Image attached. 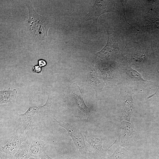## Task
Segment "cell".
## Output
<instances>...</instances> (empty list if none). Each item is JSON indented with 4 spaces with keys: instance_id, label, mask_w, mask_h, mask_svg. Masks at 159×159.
I'll list each match as a JSON object with an SVG mask.
<instances>
[{
    "instance_id": "1",
    "label": "cell",
    "mask_w": 159,
    "mask_h": 159,
    "mask_svg": "<svg viewBox=\"0 0 159 159\" xmlns=\"http://www.w3.org/2000/svg\"><path fill=\"white\" fill-rule=\"evenodd\" d=\"M136 43L133 47L124 49L123 62L145 71L153 63L154 52L149 40L142 37Z\"/></svg>"
},
{
    "instance_id": "2",
    "label": "cell",
    "mask_w": 159,
    "mask_h": 159,
    "mask_svg": "<svg viewBox=\"0 0 159 159\" xmlns=\"http://www.w3.org/2000/svg\"><path fill=\"white\" fill-rule=\"evenodd\" d=\"M128 0H95L91 6L89 13L83 18L81 24L90 20L93 21L92 24L97 31V22L102 14L108 12H113L119 15L121 19L127 21L125 13V8Z\"/></svg>"
},
{
    "instance_id": "3",
    "label": "cell",
    "mask_w": 159,
    "mask_h": 159,
    "mask_svg": "<svg viewBox=\"0 0 159 159\" xmlns=\"http://www.w3.org/2000/svg\"><path fill=\"white\" fill-rule=\"evenodd\" d=\"M63 92L67 108L76 117L87 121L91 114L90 111L85 104L79 86L75 83L69 85L65 87Z\"/></svg>"
},
{
    "instance_id": "4",
    "label": "cell",
    "mask_w": 159,
    "mask_h": 159,
    "mask_svg": "<svg viewBox=\"0 0 159 159\" xmlns=\"http://www.w3.org/2000/svg\"><path fill=\"white\" fill-rule=\"evenodd\" d=\"M105 28L107 35L106 44L100 51L92 54L97 62L113 60L121 63L124 61V50L119 47V35L109 26Z\"/></svg>"
},
{
    "instance_id": "5",
    "label": "cell",
    "mask_w": 159,
    "mask_h": 159,
    "mask_svg": "<svg viewBox=\"0 0 159 159\" xmlns=\"http://www.w3.org/2000/svg\"><path fill=\"white\" fill-rule=\"evenodd\" d=\"M52 103L48 97L47 102L42 106L31 107L23 114L16 113L17 127L25 131L28 127L34 130L46 118Z\"/></svg>"
},
{
    "instance_id": "6",
    "label": "cell",
    "mask_w": 159,
    "mask_h": 159,
    "mask_svg": "<svg viewBox=\"0 0 159 159\" xmlns=\"http://www.w3.org/2000/svg\"><path fill=\"white\" fill-rule=\"evenodd\" d=\"M119 64L121 78L118 85L132 87L135 91H143L154 84V81L144 79L141 74L130 64L124 62Z\"/></svg>"
},
{
    "instance_id": "7",
    "label": "cell",
    "mask_w": 159,
    "mask_h": 159,
    "mask_svg": "<svg viewBox=\"0 0 159 159\" xmlns=\"http://www.w3.org/2000/svg\"><path fill=\"white\" fill-rule=\"evenodd\" d=\"M24 132L17 127L15 131L1 137L0 159H12L19 147L26 141Z\"/></svg>"
},
{
    "instance_id": "8",
    "label": "cell",
    "mask_w": 159,
    "mask_h": 159,
    "mask_svg": "<svg viewBox=\"0 0 159 159\" xmlns=\"http://www.w3.org/2000/svg\"><path fill=\"white\" fill-rule=\"evenodd\" d=\"M135 90L128 86L120 85L117 97V114L120 121L130 122L133 110V95Z\"/></svg>"
},
{
    "instance_id": "9",
    "label": "cell",
    "mask_w": 159,
    "mask_h": 159,
    "mask_svg": "<svg viewBox=\"0 0 159 159\" xmlns=\"http://www.w3.org/2000/svg\"><path fill=\"white\" fill-rule=\"evenodd\" d=\"M25 3L29 10L28 23L32 33L37 39L42 41L47 37V32L51 24L50 21L36 12L30 1H26Z\"/></svg>"
},
{
    "instance_id": "10",
    "label": "cell",
    "mask_w": 159,
    "mask_h": 159,
    "mask_svg": "<svg viewBox=\"0 0 159 159\" xmlns=\"http://www.w3.org/2000/svg\"><path fill=\"white\" fill-rule=\"evenodd\" d=\"M85 141L88 143V156L92 159H104L107 157L108 150L117 142H114L107 149H104L102 146L105 137L103 135L95 132H86L84 134Z\"/></svg>"
},
{
    "instance_id": "11",
    "label": "cell",
    "mask_w": 159,
    "mask_h": 159,
    "mask_svg": "<svg viewBox=\"0 0 159 159\" xmlns=\"http://www.w3.org/2000/svg\"><path fill=\"white\" fill-rule=\"evenodd\" d=\"M97 67L100 71L106 85H118L120 79L119 64L113 60L98 62Z\"/></svg>"
},
{
    "instance_id": "12",
    "label": "cell",
    "mask_w": 159,
    "mask_h": 159,
    "mask_svg": "<svg viewBox=\"0 0 159 159\" xmlns=\"http://www.w3.org/2000/svg\"><path fill=\"white\" fill-rule=\"evenodd\" d=\"M54 122L65 129L68 135L72 140L78 151V153L84 156H88V150L85 144L84 134L80 130L70 123L66 121L61 122L54 118Z\"/></svg>"
},
{
    "instance_id": "13",
    "label": "cell",
    "mask_w": 159,
    "mask_h": 159,
    "mask_svg": "<svg viewBox=\"0 0 159 159\" xmlns=\"http://www.w3.org/2000/svg\"><path fill=\"white\" fill-rule=\"evenodd\" d=\"M119 131L120 145L129 147L133 145L138 139V131L130 122L127 121L121 122Z\"/></svg>"
},
{
    "instance_id": "14",
    "label": "cell",
    "mask_w": 159,
    "mask_h": 159,
    "mask_svg": "<svg viewBox=\"0 0 159 159\" xmlns=\"http://www.w3.org/2000/svg\"><path fill=\"white\" fill-rule=\"evenodd\" d=\"M25 142L27 144L31 157H35L46 152L48 147L46 139L42 134L26 135Z\"/></svg>"
},
{
    "instance_id": "15",
    "label": "cell",
    "mask_w": 159,
    "mask_h": 159,
    "mask_svg": "<svg viewBox=\"0 0 159 159\" xmlns=\"http://www.w3.org/2000/svg\"><path fill=\"white\" fill-rule=\"evenodd\" d=\"M97 67L92 64L88 67L87 69V82L89 86L91 87L95 91L96 96L98 93L101 92L105 85L103 80L98 78Z\"/></svg>"
},
{
    "instance_id": "16",
    "label": "cell",
    "mask_w": 159,
    "mask_h": 159,
    "mask_svg": "<svg viewBox=\"0 0 159 159\" xmlns=\"http://www.w3.org/2000/svg\"><path fill=\"white\" fill-rule=\"evenodd\" d=\"M16 90H11L9 88L8 90H0V104L11 102L16 98Z\"/></svg>"
},
{
    "instance_id": "17",
    "label": "cell",
    "mask_w": 159,
    "mask_h": 159,
    "mask_svg": "<svg viewBox=\"0 0 159 159\" xmlns=\"http://www.w3.org/2000/svg\"><path fill=\"white\" fill-rule=\"evenodd\" d=\"M31 157L28 146L25 142L21 144L14 154L12 159H28Z\"/></svg>"
},
{
    "instance_id": "18",
    "label": "cell",
    "mask_w": 159,
    "mask_h": 159,
    "mask_svg": "<svg viewBox=\"0 0 159 159\" xmlns=\"http://www.w3.org/2000/svg\"><path fill=\"white\" fill-rule=\"evenodd\" d=\"M128 154L126 147L120 145L111 155L107 156L104 159H124L127 156Z\"/></svg>"
},
{
    "instance_id": "19",
    "label": "cell",
    "mask_w": 159,
    "mask_h": 159,
    "mask_svg": "<svg viewBox=\"0 0 159 159\" xmlns=\"http://www.w3.org/2000/svg\"><path fill=\"white\" fill-rule=\"evenodd\" d=\"M62 159H92L87 156H84L78 153L72 154L65 156Z\"/></svg>"
},
{
    "instance_id": "20",
    "label": "cell",
    "mask_w": 159,
    "mask_h": 159,
    "mask_svg": "<svg viewBox=\"0 0 159 159\" xmlns=\"http://www.w3.org/2000/svg\"><path fill=\"white\" fill-rule=\"evenodd\" d=\"M35 159H54L49 157L46 152L35 157Z\"/></svg>"
},
{
    "instance_id": "21",
    "label": "cell",
    "mask_w": 159,
    "mask_h": 159,
    "mask_svg": "<svg viewBox=\"0 0 159 159\" xmlns=\"http://www.w3.org/2000/svg\"><path fill=\"white\" fill-rule=\"evenodd\" d=\"M41 69V67L38 65H36L33 67L32 69V71L34 72L39 73L40 72Z\"/></svg>"
},
{
    "instance_id": "22",
    "label": "cell",
    "mask_w": 159,
    "mask_h": 159,
    "mask_svg": "<svg viewBox=\"0 0 159 159\" xmlns=\"http://www.w3.org/2000/svg\"><path fill=\"white\" fill-rule=\"evenodd\" d=\"M38 64L40 67H44L46 65V62L43 60H39L38 61Z\"/></svg>"
},
{
    "instance_id": "23",
    "label": "cell",
    "mask_w": 159,
    "mask_h": 159,
    "mask_svg": "<svg viewBox=\"0 0 159 159\" xmlns=\"http://www.w3.org/2000/svg\"><path fill=\"white\" fill-rule=\"evenodd\" d=\"M145 159H159V156H151L148 158H145Z\"/></svg>"
},
{
    "instance_id": "24",
    "label": "cell",
    "mask_w": 159,
    "mask_h": 159,
    "mask_svg": "<svg viewBox=\"0 0 159 159\" xmlns=\"http://www.w3.org/2000/svg\"><path fill=\"white\" fill-rule=\"evenodd\" d=\"M28 159H35V158L33 157H31Z\"/></svg>"
}]
</instances>
